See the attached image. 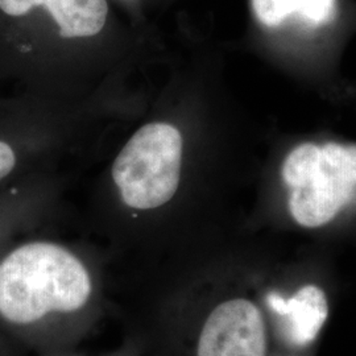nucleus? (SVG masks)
<instances>
[{
	"instance_id": "1",
	"label": "nucleus",
	"mask_w": 356,
	"mask_h": 356,
	"mask_svg": "<svg viewBox=\"0 0 356 356\" xmlns=\"http://www.w3.org/2000/svg\"><path fill=\"white\" fill-rule=\"evenodd\" d=\"M111 316V276L53 241L0 252V331L26 354L76 348Z\"/></svg>"
},
{
	"instance_id": "2",
	"label": "nucleus",
	"mask_w": 356,
	"mask_h": 356,
	"mask_svg": "<svg viewBox=\"0 0 356 356\" xmlns=\"http://www.w3.org/2000/svg\"><path fill=\"white\" fill-rule=\"evenodd\" d=\"M113 314L149 356H267L266 322L252 300L229 294L200 310L186 279L166 267L118 280Z\"/></svg>"
},
{
	"instance_id": "3",
	"label": "nucleus",
	"mask_w": 356,
	"mask_h": 356,
	"mask_svg": "<svg viewBox=\"0 0 356 356\" xmlns=\"http://www.w3.org/2000/svg\"><path fill=\"white\" fill-rule=\"evenodd\" d=\"M281 173L293 219L304 227H321L355 197L356 145L304 143L288 154Z\"/></svg>"
},
{
	"instance_id": "4",
	"label": "nucleus",
	"mask_w": 356,
	"mask_h": 356,
	"mask_svg": "<svg viewBox=\"0 0 356 356\" xmlns=\"http://www.w3.org/2000/svg\"><path fill=\"white\" fill-rule=\"evenodd\" d=\"M182 138L177 128L151 123L140 128L119 153L113 179L122 204L132 218L153 214L177 195Z\"/></svg>"
},
{
	"instance_id": "5",
	"label": "nucleus",
	"mask_w": 356,
	"mask_h": 356,
	"mask_svg": "<svg viewBox=\"0 0 356 356\" xmlns=\"http://www.w3.org/2000/svg\"><path fill=\"white\" fill-rule=\"evenodd\" d=\"M266 302L281 318L282 335L294 347L312 343L329 314L326 294L316 285H306L288 300L276 292L268 293Z\"/></svg>"
},
{
	"instance_id": "6",
	"label": "nucleus",
	"mask_w": 356,
	"mask_h": 356,
	"mask_svg": "<svg viewBox=\"0 0 356 356\" xmlns=\"http://www.w3.org/2000/svg\"><path fill=\"white\" fill-rule=\"evenodd\" d=\"M33 7H45L60 26L63 38H90L106 24V0H0V10L10 16H23Z\"/></svg>"
},
{
	"instance_id": "7",
	"label": "nucleus",
	"mask_w": 356,
	"mask_h": 356,
	"mask_svg": "<svg viewBox=\"0 0 356 356\" xmlns=\"http://www.w3.org/2000/svg\"><path fill=\"white\" fill-rule=\"evenodd\" d=\"M257 20L268 28H277L289 19L306 26H323L337 16V0H251Z\"/></svg>"
},
{
	"instance_id": "8",
	"label": "nucleus",
	"mask_w": 356,
	"mask_h": 356,
	"mask_svg": "<svg viewBox=\"0 0 356 356\" xmlns=\"http://www.w3.org/2000/svg\"><path fill=\"white\" fill-rule=\"evenodd\" d=\"M33 356H147V350L138 334H135L134 331L124 330L120 343L118 344L114 350L106 351L99 355H90L88 353L82 351L79 347H76Z\"/></svg>"
},
{
	"instance_id": "9",
	"label": "nucleus",
	"mask_w": 356,
	"mask_h": 356,
	"mask_svg": "<svg viewBox=\"0 0 356 356\" xmlns=\"http://www.w3.org/2000/svg\"><path fill=\"white\" fill-rule=\"evenodd\" d=\"M15 164L16 157L13 148L7 143L0 141V181L13 172Z\"/></svg>"
},
{
	"instance_id": "10",
	"label": "nucleus",
	"mask_w": 356,
	"mask_h": 356,
	"mask_svg": "<svg viewBox=\"0 0 356 356\" xmlns=\"http://www.w3.org/2000/svg\"><path fill=\"white\" fill-rule=\"evenodd\" d=\"M26 351L13 343V341L0 331V356H26Z\"/></svg>"
},
{
	"instance_id": "11",
	"label": "nucleus",
	"mask_w": 356,
	"mask_h": 356,
	"mask_svg": "<svg viewBox=\"0 0 356 356\" xmlns=\"http://www.w3.org/2000/svg\"><path fill=\"white\" fill-rule=\"evenodd\" d=\"M147 356H149V355H148V354H147Z\"/></svg>"
}]
</instances>
